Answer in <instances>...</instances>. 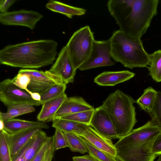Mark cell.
<instances>
[{
  "instance_id": "cell-9",
  "label": "cell",
  "mask_w": 161,
  "mask_h": 161,
  "mask_svg": "<svg viewBox=\"0 0 161 161\" xmlns=\"http://www.w3.org/2000/svg\"><path fill=\"white\" fill-rule=\"evenodd\" d=\"M43 17L35 11L20 10L0 13V22L3 25L24 26L32 30Z\"/></svg>"
},
{
  "instance_id": "cell-1",
  "label": "cell",
  "mask_w": 161,
  "mask_h": 161,
  "mask_svg": "<svg viewBox=\"0 0 161 161\" xmlns=\"http://www.w3.org/2000/svg\"><path fill=\"white\" fill-rule=\"evenodd\" d=\"M158 0H109L108 11L119 30L141 38L157 13Z\"/></svg>"
},
{
  "instance_id": "cell-6",
  "label": "cell",
  "mask_w": 161,
  "mask_h": 161,
  "mask_svg": "<svg viewBox=\"0 0 161 161\" xmlns=\"http://www.w3.org/2000/svg\"><path fill=\"white\" fill-rule=\"evenodd\" d=\"M95 40L93 33L88 25L75 31L69 39L65 46L75 70L89 58Z\"/></svg>"
},
{
  "instance_id": "cell-31",
  "label": "cell",
  "mask_w": 161,
  "mask_h": 161,
  "mask_svg": "<svg viewBox=\"0 0 161 161\" xmlns=\"http://www.w3.org/2000/svg\"><path fill=\"white\" fill-rule=\"evenodd\" d=\"M11 80L14 85L19 88L26 91L27 92L29 91L28 86L31 81V78L29 75L18 73Z\"/></svg>"
},
{
  "instance_id": "cell-34",
  "label": "cell",
  "mask_w": 161,
  "mask_h": 161,
  "mask_svg": "<svg viewBox=\"0 0 161 161\" xmlns=\"http://www.w3.org/2000/svg\"><path fill=\"white\" fill-rule=\"evenodd\" d=\"M52 136L47 137L40 150L31 161H44L45 155L51 142Z\"/></svg>"
},
{
  "instance_id": "cell-37",
  "label": "cell",
  "mask_w": 161,
  "mask_h": 161,
  "mask_svg": "<svg viewBox=\"0 0 161 161\" xmlns=\"http://www.w3.org/2000/svg\"><path fill=\"white\" fill-rule=\"evenodd\" d=\"M16 1L14 0H0V11L1 13L7 12L9 7Z\"/></svg>"
},
{
  "instance_id": "cell-2",
  "label": "cell",
  "mask_w": 161,
  "mask_h": 161,
  "mask_svg": "<svg viewBox=\"0 0 161 161\" xmlns=\"http://www.w3.org/2000/svg\"><path fill=\"white\" fill-rule=\"evenodd\" d=\"M57 47L56 42L49 39L9 45L0 51V63L12 67L38 69L53 63Z\"/></svg>"
},
{
  "instance_id": "cell-10",
  "label": "cell",
  "mask_w": 161,
  "mask_h": 161,
  "mask_svg": "<svg viewBox=\"0 0 161 161\" xmlns=\"http://www.w3.org/2000/svg\"><path fill=\"white\" fill-rule=\"evenodd\" d=\"M48 71L52 74L61 78L66 84L73 82L76 70L65 46L62 48L55 62Z\"/></svg>"
},
{
  "instance_id": "cell-32",
  "label": "cell",
  "mask_w": 161,
  "mask_h": 161,
  "mask_svg": "<svg viewBox=\"0 0 161 161\" xmlns=\"http://www.w3.org/2000/svg\"><path fill=\"white\" fill-rule=\"evenodd\" d=\"M52 86L47 83L36 81L31 79L28 89L32 92L38 93L40 94L46 91Z\"/></svg>"
},
{
  "instance_id": "cell-19",
  "label": "cell",
  "mask_w": 161,
  "mask_h": 161,
  "mask_svg": "<svg viewBox=\"0 0 161 161\" xmlns=\"http://www.w3.org/2000/svg\"><path fill=\"white\" fill-rule=\"evenodd\" d=\"M52 126L64 132L80 136L86 129L88 125L72 121L58 118L54 119Z\"/></svg>"
},
{
  "instance_id": "cell-35",
  "label": "cell",
  "mask_w": 161,
  "mask_h": 161,
  "mask_svg": "<svg viewBox=\"0 0 161 161\" xmlns=\"http://www.w3.org/2000/svg\"><path fill=\"white\" fill-rule=\"evenodd\" d=\"M55 151V138L53 135L46 153L44 161H52Z\"/></svg>"
},
{
  "instance_id": "cell-14",
  "label": "cell",
  "mask_w": 161,
  "mask_h": 161,
  "mask_svg": "<svg viewBox=\"0 0 161 161\" xmlns=\"http://www.w3.org/2000/svg\"><path fill=\"white\" fill-rule=\"evenodd\" d=\"M94 109L92 106L81 97H68L62 104L54 116L53 120L54 119L60 118L79 112Z\"/></svg>"
},
{
  "instance_id": "cell-24",
  "label": "cell",
  "mask_w": 161,
  "mask_h": 161,
  "mask_svg": "<svg viewBox=\"0 0 161 161\" xmlns=\"http://www.w3.org/2000/svg\"><path fill=\"white\" fill-rule=\"evenodd\" d=\"M66 85L63 82L57 83L50 87L46 91L40 94V105L45 102L58 97L65 93Z\"/></svg>"
},
{
  "instance_id": "cell-25",
  "label": "cell",
  "mask_w": 161,
  "mask_h": 161,
  "mask_svg": "<svg viewBox=\"0 0 161 161\" xmlns=\"http://www.w3.org/2000/svg\"><path fill=\"white\" fill-rule=\"evenodd\" d=\"M79 136L86 146L87 153L97 161H119L115 157L96 147L84 138Z\"/></svg>"
},
{
  "instance_id": "cell-21",
  "label": "cell",
  "mask_w": 161,
  "mask_h": 161,
  "mask_svg": "<svg viewBox=\"0 0 161 161\" xmlns=\"http://www.w3.org/2000/svg\"><path fill=\"white\" fill-rule=\"evenodd\" d=\"M157 92L152 87H149L144 91L142 95L136 102L142 109L150 114L154 105Z\"/></svg>"
},
{
  "instance_id": "cell-15",
  "label": "cell",
  "mask_w": 161,
  "mask_h": 161,
  "mask_svg": "<svg viewBox=\"0 0 161 161\" xmlns=\"http://www.w3.org/2000/svg\"><path fill=\"white\" fill-rule=\"evenodd\" d=\"M135 74L129 70L104 71L97 76L94 82L103 86H114L134 77Z\"/></svg>"
},
{
  "instance_id": "cell-40",
  "label": "cell",
  "mask_w": 161,
  "mask_h": 161,
  "mask_svg": "<svg viewBox=\"0 0 161 161\" xmlns=\"http://www.w3.org/2000/svg\"><path fill=\"white\" fill-rule=\"evenodd\" d=\"M27 92L29 94L31 98L34 100L40 101L41 100V96L40 94L37 92H32L29 91Z\"/></svg>"
},
{
  "instance_id": "cell-38",
  "label": "cell",
  "mask_w": 161,
  "mask_h": 161,
  "mask_svg": "<svg viewBox=\"0 0 161 161\" xmlns=\"http://www.w3.org/2000/svg\"><path fill=\"white\" fill-rule=\"evenodd\" d=\"M34 136L18 154L12 159V161H25V153L27 148L32 142Z\"/></svg>"
},
{
  "instance_id": "cell-33",
  "label": "cell",
  "mask_w": 161,
  "mask_h": 161,
  "mask_svg": "<svg viewBox=\"0 0 161 161\" xmlns=\"http://www.w3.org/2000/svg\"><path fill=\"white\" fill-rule=\"evenodd\" d=\"M55 129L54 135L55 150L68 147V143L64 132L58 129Z\"/></svg>"
},
{
  "instance_id": "cell-7",
  "label": "cell",
  "mask_w": 161,
  "mask_h": 161,
  "mask_svg": "<svg viewBox=\"0 0 161 161\" xmlns=\"http://www.w3.org/2000/svg\"><path fill=\"white\" fill-rule=\"evenodd\" d=\"M0 100L6 106L19 105H40V101L33 100L26 91L14 85L9 79L0 83Z\"/></svg>"
},
{
  "instance_id": "cell-39",
  "label": "cell",
  "mask_w": 161,
  "mask_h": 161,
  "mask_svg": "<svg viewBox=\"0 0 161 161\" xmlns=\"http://www.w3.org/2000/svg\"><path fill=\"white\" fill-rule=\"evenodd\" d=\"M72 158L73 161H97L89 154L83 156H74Z\"/></svg>"
},
{
  "instance_id": "cell-41",
  "label": "cell",
  "mask_w": 161,
  "mask_h": 161,
  "mask_svg": "<svg viewBox=\"0 0 161 161\" xmlns=\"http://www.w3.org/2000/svg\"><path fill=\"white\" fill-rule=\"evenodd\" d=\"M0 131L3 130L4 127V121L3 120L0 119Z\"/></svg>"
},
{
  "instance_id": "cell-29",
  "label": "cell",
  "mask_w": 161,
  "mask_h": 161,
  "mask_svg": "<svg viewBox=\"0 0 161 161\" xmlns=\"http://www.w3.org/2000/svg\"><path fill=\"white\" fill-rule=\"evenodd\" d=\"M150 115L151 124L161 129V92L158 91L156 100Z\"/></svg>"
},
{
  "instance_id": "cell-11",
  "label": "cell",
  "mask_w": 161,
  "mask_h": 161,
  "mask_svg": "<svg viewBox=\"0 0 161 161\" xmlns=\"http://www.w3.org/2000/svg\"><path fill=\"white\" fill-rule=\"evenodd\" d=\"M90 126L110 140L117 138L115 126L108 113L102 106L94 109Z\"/></svg>"
},
{
  "instance_id": "cell-3",
  "label": "cell",
  "mask_w": 161,
  "mask_h": 161,
  "mask_svg": "<svg viewBox=\"0 0 161 161\" xmlns=\"http://www.w3.org/2000/svg\"><path fill=\"white\" fill-rule=\"evenodd\" d=\"M161 132V129L152 125L150 120L133 129L114 144L116 158L120 161H154L157 157L153 146Z\"/></svg>"
},
{
  "instance_id": "cell-36",
  "label": "cell",
  "mask_w": 161,
  "mask_h": 161,
  "mask_svg": "<svg viewBox=\"0 0 161 161\" xmlns=\"http://www.w3.org/2000/svg\"><path fill=\"white\" fill-rule=\"evenodd\" d=\"M153 151L156 157L161 155V132L158 135L154 142Z\"/></svg>"
},
{
  "instance_id": "cell-8",
  "label": "cell",
  "mask_w": 161,
  "mask_h": 161,
  "mask_svg": "<svg viewBox=\"0 0 161 161\" xmlns=\"http://www.w3.org/2000/svg\"><path fill=\"white\" fill-rule=\"evenodd\" d=\"M111 50L109 39L103 41L95 40L89 58L78 69L84 71L99 67L114 65L115 63L111 58Z\"/></svg>"
},
{
  "instance_id": "cell-12",
  "label": "cell",
  "mask_w": 161,
  "mask_h": 161,
  "mask_svg": "<svg viewBox=\"0 0 161 161\" xmlns=\"http://www.w3.org/2000/svg\"><path fill=\"white\" fill-rule=\"evenodd\" d=\"M41 129L32 128L13 134H9L3 130L13 159L25 147L32 138Z\"/></svg>"
},
{
  "instance_id": "cell-22",
  "label": "cell",
  "mask_w": 161,
  "mask_h": 161,
  "mask_svg": "<svg viewBox=\"0 0 161 161\" xmlns=\"http://www.w3.org/2000/svg\"><path fill=\"white\" fill-rule=\"evenodd\" d=\"M35 109L32 105H19L7 107L6 112H0V119L5 121L26 114L34 112Z\"/></svg>"
},
{
  "instance_id": "cell-18",
  "label": "cell",
  "mask_w": 161,
  "mask_h": 161,
  "mask_svg": "<svg viewBox=\"0 0 161 161\" xmlns=\"http://www.w3.org/2000/svg\"><path fill=\"white\" fill-rule=\"evenodd\" d=\"M47 9L62 14L69 18L74 16H81L85 14L86 10L71 6L62 2L49 0L46 5Z\"/></svg>"
},
{
  "instance_id": "cell-16",
  "label": "cell",
  "mask_w": 161,
  "mask_h": 161,
  "mask_svg": "<svg viewBox=\"0 0 161 161\" xmlns=\"http://www.w3.org/2000/svg\"><path fill=\"white\" fill-rule=\"evenodd\" d=\"M3 130L9 134H13L32 128L48 129L49 126L45 122L30 121L19 119H13L4 121Z\"/></svg>"
},
{
  "instance_id": "cell-42",
  "label": "cell",
  "mask_w": 161,
  "mask_h": 161,
  "mask_svg": "<svg viewBox=\"0 0 161 161\" xmlns=\"http://www.w3.org/2000/svg\"><path fill=\"white\" fill-rule=\"evenodd\" d=\"M158 158L155 161H161V155L158 156Z\"/></svg>"
},
{
  "instance_id": "cell-13",
  "label": "cell",
  "mask_w": 161,
  "mask_h": 161,
  "mask_svg": "<svg viewBox=\"0 0 161 161\" xmlns=\"http://www.w3.org/2000/svg\"><path fill=\"white\" fill-rule=\"evenodd\" d=\"M79 136L96 147L116 158V149L112 140L101 135L90 126H88Z\"/></svg>"
},
{
  "instance_id": "cell-17",
  "label": "cell",
  "mask_w": 161,
  "mask_h": 161,
  "mask_svg": "<svg viewBox=\"0 0 161 161\" xmlns=\"http://www.w3.org/2000/svg\"><path fill=\"white\" fill-rule=\"evenodd\" d=\"M68 97L65 93L58 97L44 103L37 116L38 121L45 123L52 121L55 115Z\"/></svg>"
},
{
  "instance_id": "cell-4",
  "label": "cell",
  "mask_w": 161,
  "mask_h": 161,
  "mask_svg": "<svg viewBox=\"0 0 161 161\" xmlns=\"http://www.w3.org/2000/svg\"><path fill=\"white\" fill-rule=\"evenodd\" d=\"M111 47V57L124 67H147L150 60L139 38L126 34L119 30L115 31L109 39Z\"/></svg>"
},
{
  "instance_id": "cell-5",
  "label": "cell",
  "mask_w": 161,
  "mask_h": 161,
  "mask_svg": "<svg viewBox=\"0 0 161 161\" xmlns=\"http://www.w3.org/2000/svg\"><path fill=\"white\" fill-rule=\"evenodd\" d=\"M136 101L119 90L110 94L102 106L108 113L116 130L119 139L130 133L137 122Z\"/></svg>"
},
{
  "instance_id": "cell-30",
  "label": "cell",
  "mask_w": 161,
  "mask_h": 161,
  "mask_svg": "<svg viewBox=\"0 0 161 161\" xmlns=\"http://www.w3.org/2000/svg\"><path fill=\"white\" fill-rule=\"evenodd\" d=\"M0 161H12L8 145L3 130L0 133Z\"/></svg>"
},
{
  "instance_id": "cell-20",
  "label": "cell",
  "mask_w": 161,
  "mask_h": 161,
  "mask_svg": "<svg viewBox=\"0 0 161 161\" xmlns=\"http://www.w3.org/2000/svg\"><path fill=\"white\" fill-rule=\"evenodd\" d=\"M47 137L46 133L42 130L34 136L25 153V161L32 160L40 150Z\"/></svg>"
},
{
  "instance_id": "cell-28",
  "label": "cell",
  "mask_w": 161,
  "mask_h": 161,
  "mask_svg": "<svg viewBox=\"0 0 161 161\" xmlns=\"http://www.w3.org/2000/svg\"><path fill=\"white\" fill-rule=\"evenodd\" d=\"M94 109L67 115L60 119L70 120L90 126Z\"/></svg>"
},
{
  "instance_id": "cell-23",
  "label": "cell",
  "mask_w": 161,
  "mask_h": 161,
  "mask_svg": "<svg viewBox=\"0 0 161 161\" xmlns=\"http://www.w3.org/2000/svg\"><path fill=\"white\" fill-rule=\"evenodd\" d=\"M150 63L147 68L149 75L157 82H161V50L149 54Z\"/></svg>"
},
{
  "instance_id": "cell-26",
  "label": "cell",
  "mask_w": 161,
  "mask_h": 161,
  "mask_svg": "<svg viewBox=\"0 0 161 161\" xmlns=\"http://www.w3.org/2000/svg\"><path fill=\"white\" fill-rule=\"evenodd\" d=\"M67 139L68 147L72 152L82 154L87 152V149L80 136L74 134L63 132Z\"/></svg>"
},
{
  "instance_id": "cell-27",
  "label": "cell",
  "mask_w": 161,
  "mask_h": 161,
  "mask_svg": "<svg viewBox=\"0 0 161 161\" xmlns=\"http://www.w3.org/2000/svg\"><path fill=\"white\" fill-rule=\"evenodd\" d=\"M19 73L26 74L29 75L31 79L54 85L56 83L45 72L42 71L29 69H21Z\"/></svg>"
}]
</instances>
